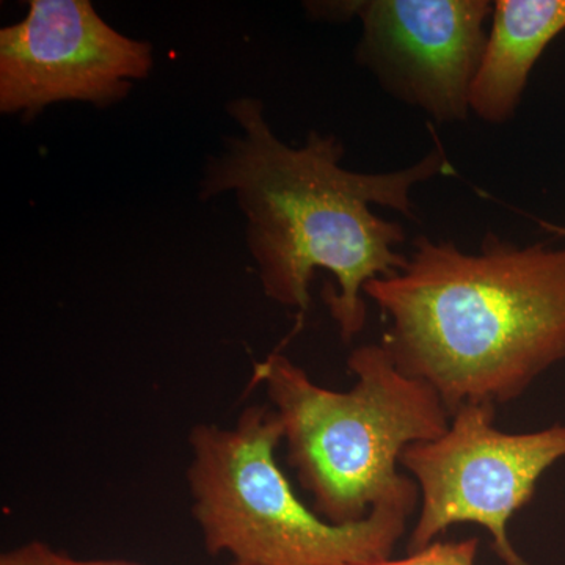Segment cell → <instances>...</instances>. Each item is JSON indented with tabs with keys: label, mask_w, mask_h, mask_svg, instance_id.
Returning <instances> with one entry per match:
<instances>
[{
	"label": "cell",
	"mask_w": 565,
	"mask_h": 565,
	"mask_svg": "<svg viewBox=\"0 0 565 565\" xmlns=\"http://www.w3.org/2000/svg\"><path fill=\"white\" fill-rule=\"evenodd\" d=\"M280 418L245 408L233 429L199 424L191 437L189 486L193 515L211 555L247 565H356L390 559L411 515L374 509L366 519L333 525L294 492L275 459Z\"/></svg>",
	"instance_id": "obj_4"
},
{
	"label": "cell",
	"mask_w": 565,
	"mask_h": 565,
	"mask_svg": "<svg viewBox=\"0 0 565 565\" xmlns=\"http://www.w3.org/2000/svg\"><path fill=\"white\" fill-rule=\"evenodd\" d=\"M348 367L355 385L332 392L275 352L255 363L252 384L266 386L289 465L323 520L348 525L381 508L412 516L419 489L397 468L401 456L444 435L451 416L429 385L397 370L382 344L353 349Z\"/></svg>",
	"instance_id": "obj_3"
},
{
	"label": "cell",
	"mask_w": 565,
	"mask_h": 565,
	"mask_svg": "<svg viewBox=\"0 0 565 565\" xmlns=\"http://www.w3.org/2000/svg\"><path fill=\"white\" fill-rule=\"evenodd\" d=\"M544 226L546 230H550V232H555L561 234V236H565V228H561V226L550 225V223H544Z\"/></svg>",
	"instance_id": "obj_12"
},
{
	"label": "cell",
	"mask_w": 565,
	"mask_h": 565,
	"mask_svg": "<svg viewBox=\"0 0 565 565\" xmlns=\"http://www.w3.org/2000/svg\"><path fill=\"white\" fill-rule=\"evenodd\" d=\"M0 565H62V555L41 542H31L3 553Z\"/></svg>",
	"instance_id": "obj_10"
},
{
	"label": "cell",
	"mask_w": 565,
	"mask_h": 565,
	"mask_svg": "<svg viewBox=\"0 0 565 565\" xmlns=\"http://www.w3.org/2000/svg\"><path fill=\"white\" fill-rule=\"evenodd\" d=\"M315 20L359 18L355 61L386 95L449 125L470 117L471 85L484 54L489 0L310 2Z\"/></svg>",
	"instance_id": "obj_6"
},
{
	"label": "cell",
	"mask_w": 565,
	"mask_h": 565,
	"mask_svg": "<svg viewBox=\"0 0 565 565\" xmlns=\"http://www.w3.org/2000/svg\"><path fill=\"white\" fill-rule=\"evenodd\" d=\"M62 565H140L136 563H129V561L122 559H73V557L62 556Z\"/></svg>",
	"instance_id": "obj_11"
},
{
	"label": "cell",
	"mask_w": 565,
	"mask_h": 565,
	"mask_svg": "<svg viewBox=\"0 0 565 565\" xmlns=\"http://www.w3.org/2000/svg\"><path fill=\"white\" fill-rule=\"evenodd\" d=\"M478 550V537L459 542L437 541L419 552L408 553L403 559H384L356 565H476Z\"/></svg>",
	"instance_id": "obj_9"
},
{
	"label": "cell",
	"mask_w": 565,
	"mask_h": 565,
	"mask_svg": "<svg viewBox=\"0 0 565 565\" xmlns=\"http://www.w3.org/2000/svg\"><path fill=\"white\" fill-rule=\"evenodd\" d=\"M230 565H247V564L233 563V564H230Z\"/></svg>",
	"instance_id": "obj_13"
},
{
	"label": "cell",
	"mask_w": 565,
	"mask_h": 565,
	"mask_svg": "<svg viewBox=\"0 0 565 565\" xmlns=\"http://www.w3.org/2000/svg\"><path fill=\"white\" fill-rule=\"evenodd\" d=\"M228 111L239 134L207 159L203 199L236 195L259 280L274 302L302 316L315 274H332L338 289L327 288L323 297L341 338L351 343L366 323L364 286L408 264L396 250L407 239L404 226L375 214L373 206L416 221L414 189L456 173L444 143L429 125L433 148L414 166L352 172L341 167L344 147L333 134L310 131L303 145L291 147L270 128L259 99H234Z\"/></svg>",
	"instance_id": "obj_1"
},
{
	"label": "cell",
	"mask_w": 565,
	"mask_h": 565,
	"mask_svg": "<svg viewBox=\"0 0 565 565\" xmlns=\"http://www.w3.org/2000/svg\"><path fill=\"white\" fill-rule=\"evenodd\" d=\"M388 321L397 370L429 385L449 416L512 403L565 360V247L492 232L478 253L418 236L407 267L364 286Z\"/></svg>",
	"instance_id": "obj_2"
},
{
	"label": "cell",
	"mask_w": 565,
	"mask_h": 565,
	"mask_svg": "<svg viewBox=\"0 0 565 565\" xmlns=\"http://www.w3.org/2000/svg\"><path fill=\"white\" fill-rule=\"evenodd\" d=\"M152 47L99 17L88 0H32L0 31V110L33 117L62 102H121L147 79Z\"/></svg>",
	"instance_id": "obj_7"
},
{
	"label": "cell",
	"mask_w": 565,
	"mask_h": 565,
	"mask_svg": "<svg viewBox=\"0 0 565 565\" xmlns=\"http://www.w3.org/2000/svg\"><path fill=\"white\" fill-rule=\"evenodd\" d=\"M564 31L565 0H494L470 114L487 125L511 121L535 63Z\"/></svg>",
	"instance_id": "obj_8"
},
{
	"label": "cell",
	"mask_w": 565,
	"mask_h": 565,
	"mask_svg": "<svg viewBox=\"0 0 565 565\" xmlns=\"http://www.w3.org/2000/svg\"><path fill=\"white\" fill-rule=\"evenodd\" d=\"M565 459V424L534 433L494 427V407L465 404L448 430L405 448L401 467L419 489V514L408 553L437 542L455 525H478L492 535L504 565H531L509 539L512 516L533 500L539 479Z\"/></svg>",
	"instance_id": "obj_5"
}]
</instances>
